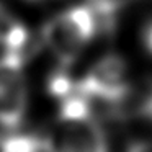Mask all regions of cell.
<instances>
[{"instance_id":"cell-1","label":"cell","mask_w":152,"mask_h":152,"mask_svg":"<svg viewBox=\"0 0 152 152\" xmlns=\"http://www.w3.org/2000/svg\"><path fill=\"white\" fill-rule=\"evenodd\" d=\"M57 102L56 121L41 136L44 152H110L103 126L85 96L74 90Z\"/></svg>"},{"instance_id":"cell-2","label":"cell","mask_w":152,"mask_h":152,"mask_svg":"<svg viewBox=\"0 0 152 152\" xmlns=\"http://www.w3.org/2000/svg\"><path fill=\"white\" fill-rule=\"evenodd\" d=\"M102 28L88 4L74 5L54 15L41 30V41L59 67H69L88 48Z\"/></svg>"},{"instance_id":"cell-3","label":"cell","mask_w":152,"mask_h":152,"mask_svg":"<svg viewBox=\"0 0 152 152\" xmlns=\"http://www.w3.org/2000/svg\"><path fill=\"white\" fill-rule=\"evenodd\" d=\"M75 90L90 103L119 106L129 98L128 62L118 54H106L90 66L82 77L75 79Z\"/></svg>"},{"instance_id":"cell-4","label":"cell","mask_w":152,"mask_h":152,"mask_svg":"<svg viewBox=\"0 0 152 152\" xmlns=\"http://www.w3.org/2000/svg\"><path fill=\"white\" fill-rule=\"evenodd\" d=\"M28 111L25 53L4 51L0 56V128L17 131Z\"/></svg>"},{"instance_id":"cell-5","label":"cell","mask_w":152,"mask_h":152,"mask_svg":"<svg viewBox=\"0 0 152 152\" xmlns=\"http://www.w3.org/2000/svg\"><path fill=\"white\" fill-rule=\"evenodd\" d=\"M28 38L30 33L26 26L4 4H0V48H4V51L25 53Z\"/></svg>"},{"instance_id":"cell-6","label":"cell","mask_w":152,"mask_h":152,"mask_svg":"<svg viewBox=\"0 0 152 152\" xmlns=\"http://www.w3.org/2000/svg\"><path fill=\"white\" fill-rule=\"evenodd\" d=\"M137 110H139V115H141L142 118H145V119H149V121H152V90L144 96V98L141 100V103H139Z\"/></svg>"},{"instance_id":"cell-7","label":"cell","mask_w":152,"mask_h":152,"mask_svg":"<svg viewBox=\"0 0 152 152\" xmlns=\"http://www.w3.org/2000/svg\"><path fill=\"white\" fill-rule=\"evenodd\" d=\"M126 152H152V139H141L132 142Z\"/></svg>"},{"instance_id":"cell-8","label":"cell","mask_w":152,"mask_h":152,"mask_svg":"<svg viewBox=\"0 0 152 152\" xmlns=\"http://www.w3.org/2000/svg\"><path fill=\"white\" fill-rule=\"evenodd\" d=\"M144 44H145V48H147V51L152 54V23L149 25L144 31Z\"/></svg>"},{"instance_id":"cell-9","label":"cell","mask_w":152,"mask_h":152,"mask_svg":"<svg viewBox=\"0 0 152 152\" xmlns=\"http://www.w3.org/2000/svg\"><path fill=\"white\" fill-rule=\"evenodd\" d=\"M33 2H41V0H33Z\"/></svg>"}]
</instances>
